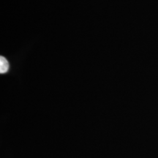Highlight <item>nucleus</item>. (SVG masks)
<instances>
[{
    "mask_svg": "<svg viewBox=\"0 0 158 158\" xmlns=\"http://www.w3.org/2000/svg\"><path fill=\"white\" fill-rule=\"evenodd\" d=\"M10 64L4 56L0 57V73L3 74L9 70Z\"/></svg>",
    "mask_w": 158,
    "mask_h": 158,
    "instance_id": "obj_1",
    "label": "nucleus"
}]
</instances>
